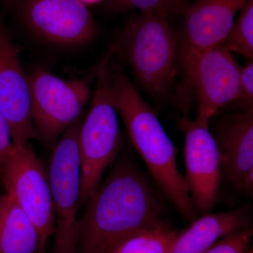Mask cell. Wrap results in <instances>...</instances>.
<instances>
[{
	"instance_id": "6da1fadb",
	"label": "cell",
	"mask_w": 253,
	"mask_h": 253,
	"mask_svg": "<svg viewBox=\"0 0 253 253\" xmlns=\"http://www.w3.org/2000/svg\"><path fill=\"white\" fill-rule=\"evenodd\" d=\"M164 223L154 188L132 160L121 158L78 219L77 253H109L129 236Z\"/></svg>"
},
{
	"instance_id": "7a4b0ae2",
	"label": "cell",
	"mask_w": 253,
	"mask_h": 253,
	"mask_svg": "<svg viewBox=\"0 0 253 253\" xmlns=\"http://www.w3.org/2000/svg\"><path fill=\"white\" fill-rule=\"evenodd\" d=\"M111 90L113 106L155 182L183 217L195 220L197 212L176 166V148L157 116L122 68L112 73Z\"/></svg>"
},
{
	"instance_id": "3957f363",
	"label": "cell",
	"mask_w": 253,
	"mask_h": 253,
	"mask_svg": "<svg viewBox=\"0 0 253 253\" xmlns=\"http://www.w3.org/2000/svg\"><path fill=\"white\" fill-rule=\"evenodd\" d=\"M113 48L122 51L148 92L159 98L169 93L177 71L178 44L167 13L144 11L131 18Z\"/></svg>"
},
{
	"instance_id": "277c9868",
	"label": "cell",
	"mask_w": 253,
	"mask_h": 253,
	"mask_svg": "<svg viewBox=\"0 0 253 253\" xmlns=\"http://www.w3.org/2000/svg\"><path fill=\"white\" fill-rule=\"evenodd\" d=\"M109 52L99 63L92 101L80 127V207L85 205L98 189L105 169L117 157L122 146L118 113L111 96L112 73L108 63L113 54L111 51Z\"/></svg>"
},
{
	"instance_id": "5b68a950",
	"label": "cell",
	"mask_w": 253,
	"mask_h": 253,
	"mask_svg": "<svg viewBox=\"0 0 253 253\" xmlns=\"http://www.w3.org/2000/svg\"><path fill=\"white\" fill-rule=\"evenodd\" d=\"M99 68V64L89 76L71 80L62 79L44 70L32 75V118L38 139L51 144L81 118Z\"/></svg>"
},
{
	"instance_id": "8992f818",
	"label": "cell",
	"mask_w": 253,
	"mask_h": 253,
	"mask_svg": "<svg viewBox=\"0 0 253 253\" xmlns=\"http://www.w3.org/2000/svg\"><path fill=\"white\" fill-rule=\"evenodd\" d=\"M81 118L68 126L55 146L49 178L55 216L54 253H77L81 170L78 149Z\"/></svg>"
},
{
	"instance_id": "52a82bcc",
	"label": "cell",
	"mask_w": 253,
	"mask_h": 253,
	"mask_svg": "<svg viewBox=\"0 0 253 253\" xmlns=\"http://www.w3.org/2000/svg\"><path fill=\"white\" fill-rule=\"evenodd\" d=\"M181 64L184 89L194 92L197 104L194 121L209 126L218 111L235 99L241 66L224 44L181 61Z\"/></svg>"
},
{
	"instance_id": "ba28073f",
	"label": "cell",
	"mask_w": 253,
	"mask_h": 253,
	"mask_svg": "<svg viewBox=\"0 0 253 253\" xmlns=\"http://www.w3.org/2000/svg\"><path fill=\"white\" fill-rule=\"evenodd\" d=\"M1 179L6 193L27 214L46 245L55 230L52 194L47 173L31 143L14 148Z\"/></svg>"
},
{
	"instance_id": "9c48e42d",
	"label": "cell",
	"mask_w": 253,
	"mask_h": 253,
	"mask_svg": "<svg viewBox=\"0 0 253 253\" xmlns=\"http://www.w3.org/2000/svg\"><path fill=\"white\" fill-rule=\"evenodd\" d=\"M184 134L186 185L196 212L206 214L219 199L221 174L217 144L209 126L186 117L179 120Z\"/></svg>"
},
{
	"instance_id": "30bf717a",
	"label": "cell",
	"mask_w": 253,
	"mask_h": 253,
	"mask_svg": "<svg viewBox=\"0 0 253 253\" xmlns=\"http://www.w3.org/2000/svg\"><path fill=\"white\" fill-rule=\"evenodd\" d=\"M19 53L0 21V111L9 123L14 148L38 139L32 118L31 82Z\"/></svg>"
},
{
	"instance_id": "8fae6325",
	"label": "cell",
	"mask_w": 253,
	"mask_h": 253,
	"mask_svg": "<svg viewBox=\"0 0 253 253\" xmlns=\"http://www.w3.org/2000/svg\"><path fill=\"white\" fill-rule=\"evenodd\" d=\"M22 15L35 34L54 44L84 45L96 36L94 17L78 0H26Z\"/></svg>"
},
{
	"instance_id": "7c38bea8",
	"label": "cell",
	"mask_w": 253,
	"mask_h": 253,
	"mask_svg": "<svg viewBox=\"0 0 253 253\" xmlns=\"http://www.w3.org/2000/svg\"><path fill=\"white\" fill-rule=\"evenodd\" d=\"M213 138L219 153L221 179L251 195L253 191V107L216 118Z\"/></svg>"
},
{
	"instance_id": "4fadbf2b",
	"label": "cell",
	"mask_w": 253,
	"mask_h": 253,
	"mask_svg": "<svg viewBox=\"0 0 253 253\" xmlns=\"http://www.w3.org/2000/svg\"><path fill=\"white\" fill-rule=\"evenodd\" d=\"M249 0H197L179 13L184 16L181 61L224 44L236 15Z\"/></svg>"
},
{
	"instance_id": "5bb4252c",
	"label": "cell",
	"mask_w": 253,
	"mask_h": 253,
	"mask_svg": "<svg viewBox=\"0 0 253 253\" xmlns=\"http://www.w3.org/2000/svg\"><path fill=\"white\" fill-rule=\"evenodd\" d=\"M251 220L249 206L204 214L185 230L178 233L168 253H203L221 238L251 226Z\"/></svg>"
},
{
	"instance_id": "9a60e30c",
	"label": "cell",
	"mask_w": 253,
	"mask_h": 253,
	"mask_svg": "<svg viewBox=\"0 0 253 253\" xmlns=\"http://www.w3.org/2000/svg\"><path fill=\"white\" fill-rule=\"evenodd\" d=\"M41 234L8 193L0 196V253H45Z\"/></svg>"
},
{
	"instance_id": "2e32d148",
	"label": "cell",
	"mask_w": 253,
	"mask_h": 253,
	"mask_svg": "<svg viewBox=\"0 0 253 253\" xmlns=\"http://www.w3.org/2000/svg\"><path fill=\"white\" fill-rule=\"evenodd\" d=\"M177 235V231L164 223L129 236L109 253H168Z\"/></svg>"
},
{
	"instance_id": "e0dca14e",
	"label": "cell",
	"mask_w": 253,
	"mask_h": 253,
	"mask_svg": "<svg viewBox=\"0 0 253 253\" xmlns=\"http://www.w3.org/2000/svg\"><path fill=\"white\" fill-rule=\"evenodd\" d=\"M224 44L231 52L249 61L253 59V0H249L240 10Z\"/></svg>"
},
{
	"instance_id": "ac0fdd59",
	"label": "cell",
	"mask_w": 253,
	"mask_h": 253,
	"mask_svg": "<svg viewBox=\"0 0 253 253\" xmlns=\"http://www.w3.org/2000/svg\"><path fill=\"white\" fill-rule=\"evenodd\" d=\"M188 0H111L108 3L113 11H126L137 9L144 11H162L179 12L186 6Z\"/></svg>"
},
{
	"instance_id": "d6986e66",
	"label": "cell",
	"mask_w": 253,
	"mask_h": 253,
	"mask_svg": "<svg viewBox=\"0 0 253 253\" xmlns=\"http://www.w3.org/2000/svg\"><path fill=\"white\" fill-rule=\"evenodd\" d=\"M252 226L231 233L213 244L203 253H253Z\"/></svg>"
},
{
	"instance_id": "ffe728a7",
	"label": "cell",
	"mask_w": 253,
	"mask_h": 253,
	"mask_svg": "<svg viewBox=\"0 0 253 253\" xmlns=\"http://www.w3.org/2000/svg\"><path fill=\"white\" fill-rule=\"evenodd\" d=\"M229 106L245 111L253 107V62L250 61L241 67L239 90L235 99Z\"/></svg>"
},
{
	"instance_id": "44dd1931",
	"label": "cell",
	"mask_w": 253,
	"mask_h": 253,
	"mask_svg": "<svg viewBox=\"0 0 253 253\" xmlns=\"http://www.w3.org/2000/svg\"><path fill=\"white\" fill-rule=\"evenodd\" d=\"M14 151L9 123L0 111V179L3 169Z\"/></svg>"
},
{
	"instance_id": "7402d4cb",
	"label": "cell",
	"mask_w": 253,
	"mask_h": 253,
	"mask_svg": "<svg viewBox=\"0 0 253 253\" xmlns=\"http://www.w3.org/2000/svg\"><path fill=\"white\" fill-rule=\"evenodd\" d=\"M78 1L87 6V5L95 4V3H98L99 1H104V0H78Z\"/></svg>"
},
{
	"instance_id": "603a6c76",
	"label": "cell",
	"mask_w": 253,
	"mask_h": 253,
	"mask_svg": "<svg viewBox=\"0 0 253 253\" xmlns=\"http://www.w3.org/2000/svg\"><path fill=\"white\" fill-rule=\"evenodd\" d=\"M5 1H6V2H7V1H11V0H4Z\"/></svg>"
}]
</instances>
